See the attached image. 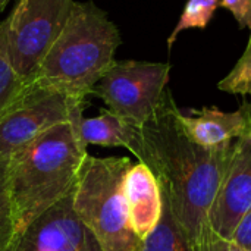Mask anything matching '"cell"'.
Returning a JSON list of instances; mask_svg holds the SVG:
<instances>
[{"label":"cell","instance_id":"obj_17","mask_svg":"<svg viewBox=\"0 0 251 251\" xmlns=\"http://www.w3.org/2000/svg\"><path fill=\"white\" fill-rule=\"evenodd\" d=\"M218 88L231 94L251 96V35L246 51L234 66V69L218 84Z\"/></svg>","mask_w":251,"mask_h":251},{"label":"cell","instance_id":"obj_19","mask_svg":"<svg viewBox=\"0 0 251 251\" xmlns=\"http://www.w3.org/2000/svg\"><path fill=\"white\" fill-rule=\"evenodd\" d=\"M231 241L243 250L251 251V209L238 222L231 237Z\"/></svg>","mask_w":251,"mask_h":251},{"label":"cell","instance_id":"obj_9","mask_svg":"<svg viewBox=\"0 0 251 251\" xmlns=\"http://www.w3.org/2000/svg\"><path fill=\"white\" fill-rule=\"evenodd\" d=\"M251 209V103L250 124L235 140L221 187L215 197L209 224L222 238L231 240L234 229Z\"/></svg>","mask_w":251,"mask_h":251},{"label":"cell","instance_id":"obj_14","mask_svg":"<svg viewBox=\"0 0 251 251\" xmlns=\"http://www.w3.org/2000/svg\"><path fill=\"white\" fill-rule=\"evenodd\" d=\"M26 84L16 74L7 44V18L0 21V118L19 99Z\"/></svg>","mask_w":251,"mask_h":251},{"label":"cell","instance_id":"obj_20","mask_svg":"<svg viewBox=\"0 0 251 251\" xmlns=\"http://www.w3.org/2000/svg\"><path fill=\"white\" fill-rule=\"evenodd\" d=\"M203 251H246L241 247H238L237 244H234L231 240H225L222 237H219L212 228L206 237V243Z\"/></svg>","mask_w":251,"mask_h":251},{"label":"cell","instance_id":"obj_13","mask_svg":"<svg viewBox=\"0 0 251 251\" xmlns=\"http://www.w3.org/2000/svg\"><path fill=\"white\" fill-rule=\"evenodd\" d=\"M138 251H193L184 231L175 221L165 199L159 224L144 240H141Z\"/></svg>","mask_w":251,"mask_h":251},{"label":"cell","instance_id":"obj_8","mask_svg":"<svg viewBox=\"0 0 251 251\" xmlns=\"http://www.w3.org/2000/svg\"><path fill=\"white\" fill-rule=\"evenodd\" d=\"M7 251H103L74 210V190L19 231Z\"/></svg>","mask_w":251,"mask_h":251},{"label":"cell","instance_id":"obj_16","mask_svg":"<svg viewBox=\"0 0 251 251\" xmlns=\"http://www.w3.org/2000/svg\"><path fill=\"white\" fill-rule=\"evenodd\" d=\"M9 159L0 156V251H7L16 235L15 215L7 182Z\"/></svg>","mask_w":251,"mask_h":251},{"label":"cell","instance_id":"obj_18","mask_svg":"<svg viewBox=\"0 0 251 251\" xmlns=\"http://www.w3.org/2000/svg\"><path fill=\"white\" fill-rule=\"evenodd\" d=\"M221 4L235 16L241 28L251 31V0H221Z\"/></svg>","mask_w":251,"mask_h":251},{"label":"cell","instance_id":"obj_21","mask_svg":"<svg viewBox=\"0 0 251 251\" xmlns=\"http://www.w3.org/2000/svg\"><path fill=\"white\" fill-rule=\"evenodd\" d=\"M9 1H10V0H0V12L7 6V3H9Z\"/></svg>","mask_w":251,"mask_h":251},{"label":"cell","instance_id":"obj_12","mask_svg":"<svg viewBox=\"0 0 251 251\" xmlns=\"http://www.w3.org/2000/svg\"><path fill=\"white\" fill-rule=\"evenodd\" d=\"M79 134L85 146L124 147L131 151L138 162L143 159V141L140 126L129 124L107 109H101L96 118H84L79 122Z\"/></svg>","mask_w":251,"mask_h":251},{"label":"cell","instance_id":"obj_1","mask_svg":"<svg viewBox=\"0 0 251 251\" xmlns=\"http://www.w3.org/2000/svg\"><path fill=\"white\" fill-rule=\"evenodd\" d=\"M169 88L140 126L144 163L154 174L165 201L193 251H203L210 210L228 166L232 144L207 149L194 143L181 122Z\"/></svg>","mask_w":251,"mask_h":251},{"label":"cell","instance_id":"obj_3","mask_svg":"<svg viewBox=\"0 0 251 251\" xmlns=\"http://www.w3.org/2000/svg\"><path fill=\"white\" fill-rule=\"evenodd\" d=\"M121 43V32L106 10L94 1H75L34 81L85 101L115 62Z\"/></svg>","mask_w":251,"mask_h":251},{"label":"cell","instance_id":"obj_2","mask_svg":"<svg viewBox=\"0 0 251 251\" xmlns=\"http://www.w3.org/2000/svg\"><path fill=\"white\" fill-rule=\"evenodd\" d=\"M82 112L60 122L9 159L7 182L16 234L76 185L87 146L79 134Z\"/></svg>","mask_w":251,"mask_h":251},{"label":"cell","instance_id":"obj_5","mask_svg":"<svg viewBox=\"0 0 251 251\" xmlns=\"http://www.w3.org/2000/svg\"><path fill=\"white\" fill-rule=\"evenodd\" d=\"M75 0H18L7 16L12 65L25 84L35 78L46 53L63 29Z\"/></svg>","mask_w":251,"mask_h":251},{"label":"cell","instance_id":"obj_7","mask_svg":"<svg viewBox=\"0 0 251 251\" xmlns=\"http://www.w3.org/2000/svg\"><path fill=\"white\" fill-rule=\"evenodd\" d=\"M84 103L40 82L26 84L0 118V156L13 157L51 126L84 112Z\"/></svg>","mask_w":251,"mask_h":251},{"label":"cell","instance_id":"obj_11","mask_svg":"<svg viewBox=\"0 0 251 251\" xmlns=\"http://www.w3.org/2000/svg\"><path fill=\"white\" fill-rule=\"evenodd\" d=\"M181 122L188 137L199 146L215 149L232 144L240 138L250 124V103L235 112H222L218 107H203L181 115Z\"/></svg>","mask_w":251,"mask_h":251},{"label":"cell","instance_id":"obj_4","mask_svg":"<svg viewBox=\"0 0 251 251\" xmlns=\"http://www.w3.org/2000/svg\"><path fill=\"white\" fill-rule=\"evenodd\" d=\"M129 157L87 154L74 188V210L94 234L103 251H138L124 193Z\"/></svg>","mask_w":251,"mask_h":251},{"label":"cell","instance_id":"obj_10","mask_svg":"<svg viewBox=\"0 0 251 251\" xmlns=\"http://www.w3.org/2000/svg\"><path fill=\"white\" fill-rule=\"evenodd\" d=\"M124 193L132 231L140 240H144L162 218L163 197L160 185L150 168L138 162L126 172Z\"/></svg>","mask_w":251,"mask_h":251},{"label":"cell","instance_id":"obj_6","mask_svg":"<svg viewBox=\"0 0 251 251\" xmlns=\"http://www.w3.org/2000/svg\"><path fill=\"white\" fill-rule=\"evenodd\" d=\"M171 74L169 63L116 60L93 90L106 109L135 126H141L157 107Z\"/></svg>","mask_w":251,"mask_h":251},{"label":"cell","instance_id":"obj_15","mask_svg":"<svg viewBox=\"0 0 251 251\" xmlns=\"http://www.w3.org/2000/svg\"><path fill=\"white\" fill-rule=\"evenodd\" d=\"M219 4L221 0H188L176 26L168 38V47L171 49L174 46L176 37L182 31L190 28H206Z\"/></svg>","mask_w":251,"mask_h":251}]
</instances>
